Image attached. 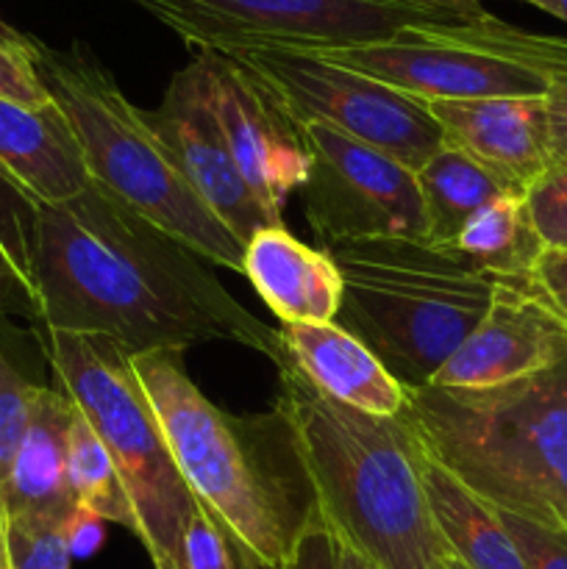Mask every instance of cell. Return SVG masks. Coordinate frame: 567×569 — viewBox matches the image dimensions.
Wrapping results in <instances>:
<instances>
[{
  "label": "cell",
  "instance_id": "obj_11",
  "mask_svg": "<svg viewBox=\"0 0 567 569\" xmlns=\"http://www.w3.org/2000/svg\"><path fill=\"white\" fill-rule=\"evenodd\" d=\"M317 56L376 78L422 103L548 94V78L543 72L476 48L456 37L448 26L409 28L387 42L326 50Z\"/></svg>",
  "mask_w": 567,
  "mask_h": 569
},
{
  "label": "cell",
  "instance_id": "obj_3",
  "mask_svg": "<svg viewBox=\"0 0 567 569\" xmlns=\"http://www.w3.org/2000/svg\"><path fill=\"white\" fill-rule=\"evenodd\" d=\"M420 448L493 509L567 531V359L489 389H406Z\"/></svg>",
  "mask_w": 567,
  "mask_h": 569
},
{
  "label": "cell",
  "instance_id": "obj_33",
  "mask_svg": "<svg viewBox=\"0 0 567 569\" xmlns=\"http://www.w3.org/2000/svg\"><path fill=\"white\" fill-rule=\"evenodd\" d=\"M528 283L567 326V250L545 248L528 276Z\"/></svg>",
  "mask_w": 567,
  "mask_h": 569
},
{
  "label": "cell",
  "instance_id": "obj_30",
  "mask_svg": "<svg viewBox=\"0 0 567 569\" xmlns=\"http://www.w3.org/2000/svg\"><path fill=\"white\" fill-rule=\"evenodd\" d=\"M531 226L545 248L567 250V164L550 167L526 192Z\"/></svg>",
  "mask_w": 567,
  "mask_h": 569
},
{
  "label": "cell",
  "instance_id": "obj_25",
  "mask_svg": "<svg viewBox=\"0 0 567 569\" xmlns=\"http://www.w3.org/2000/svg\"><path fill=\"white\" fill-rule=\"evenodd\" d=\"M67 476H70V489L78 500V509L98 517L100 522H117L137 533V517H133L120 472L94 428L78 409L72 415L70 437H67Z\"/></svg>",
  "mask_w": 567,
  "mask_h": 569
},
{
  "label": "cell",
  "instance_id": "obj_12",
  "mask_svg": "<svg viewBox=\"0 0 567 569\" xmlns=\"http://www.w3.org/2000/svg\"><path fill=\"white\" fill-rule=\"evenodd\" d=\"M187 70L215 114L248 187L267 214L284 226V203L309 176V153L298 126L228 53L198 48Z\"/></svg>",
  "mask_w": 567,
  "mask_h": 569
},
{
  "label": "cell",
  "instance_id": "obj_4",
  "mask_svg": "<svg viewBox=\"0 0 567 569\" xmlns=\"http://www.w3.org/2000/svg\"><path fill=\"white\" fill-rule=\"evenodd\" d=\"M31 53L92 183L209 264L242 272L245 244L195 192L145 111L120 92L92 50L81 42L56 50L31 39Z\"/></svg>",
  "mask_w": 567,
  "mask_h": 569
},
{
  "label": "cell",
  "instance_id": "obj_18",
  "mask_svg": "<svg viewBox=\"0 0 567 569\" xmlns=\"http://www.w3.org/2000/svg\"><path fill=\"white\" fill-rule=\"evenodd\" d=\"M242 276L281 322L322 326L337 320L342 276L331 253L298 242L284 226L261 228L250 237Z\"/></svg>",
  "mask_w": 567,
  "mask_h": 569
},
{
  "label": "cell",
  "instance_id": "obj_19",
  "mask_svg": "<svg viewBox=\"0 0 567 569\" xmlns=\"http://www.w3.org/2000/svg\"><path fill=\"white\" fill-rule=\"evenodd\" d=\"M0 176L37 203H67L92 183L59 106L28 109L0 98Z\"/></svg>",
  "mask_w": 567,
  "mask_h": 569
},
{
  "label": "cell",
  "instance_id": "obj_1",
  "mask_svg": "<svg viewBox=\"0 0 567 569\" xmlns=\"http://www.w3.org/2000/svg\"><path fill=\"white\" fill-rule=\"evenodd\" d=\"M33 283L42 331L106 337L126 353L237 342L287 359L278 331L256 320L178 244L89 183L33 214Z\"/></svg>",
  "mask_w": 567,
  "mask_h": 569
},
{
  "label": "cell",
  "instance_id": "obj_35",
  "mask_svg": "<svg viewBox=\"0 0 567 569\" xmlns=\"http://www.w3.org/2000/svg\"><path fill=\"white\" fill-rule=\"evenodd\" d=\"M526 3L537 6V9L548 11V14L559 17V20L567 22V0H526Z\"/></svg>",
  "mask_w": 567,
  "mask_h": 569
},
{
  "label": "cell",
  "instance_id": "obj_8",
  "mask_svg": "<svg viewBox=\"0 0 567 569\" xmlns=\"http://www.w3.org/2000/svg\"><path fill=\"white\" fill-rule=\"evenodd\" d=\"M192 48H287L326 53L461 26L481 0H133Z\"/></svg>",
  "mask_w": 567,
  "mask_h": 569
},
{
  "label": "cell",
  "instance_id": "obj_27",
  "mask_svg": "<svg viewBox=\"0 0 567 569\" xmlns=\"http://www.w3.org/2000/svg\"><path fill=\"white\" fill-rule=\"evenodd\" d=\"M70 528L3 520L6 559L11 569H70Z\"/></svg>",
  "mask_w": 567,
  "mask_h": 569
},
{
  "label": "cell",
  "instance_id": "obj_13",
  "mask_svg": "<svg viewBox=\"0 0 567 569\" xmlns=\"http://www.w3.org/2000/svg\"><path fill=\"white\" fill-rule=\"evenodd\" d=\"M567 359V326L528 281H498L470 337L434 376V387L489 389Z\"/></svg>",
  "mask_w": 567,
  "mask_h": 569
},
{
  "label": "cell",
  "instance_id": "obj_24",
  "mask_svg": "<svg viewBox=\"0 0 567 569\" xmlns=\"http://www.w3.org/2000/svg\"><path fill=\"white\" fill-rule=\"evenodd\" d=\"M37 200L0 176V322L28 320L39 326L33 283V214Z\"/></svg>",
  "mask_w": 567,
  "mask_h": 569
},
{
  "label": "cell",
  "instance_id": "obj_5",
  "mask_svg": "<svg viewBox=\"0 0 567 569\" xmlns=\"http://www.w3.org/2000/svg\"><path fill=\"white\" fill-rule=\"evenodd\" d=\"M342 276L337 326L367 345L404 389H422L487 311L495 278L426 239L328 248Z\"/></svg>",
  "mask_w": 567,
  "mask_h": 569
},
{
  "label": "cell",
  "instance_id": "obj_23",
  "mask_svg": "<svg viewBox=\"0 0 567 569\" xmlns=\"http://www.w3.org/2000/svg\"><path fill=\"white\" fill-rule=\"evenodd\" d=\"M415 176L426 206L428 242L442 248L454 244L478 209L509 192L498 178L450 144H442Z\"/></svg>",
  "mask_w": 567,
  "mask_h": 569
},
{
  "label": "cell",
  "instance_id": "obj_31",
  "mask_svg": "<svg viewBox=\"0 0 567 569\" xmlns=\"http://www.w3.org/2000/svg\"><path fill=\"white\" fill-rule=\"evenodd\" d=\"M498 511L506 533L515 542L517 556H520L526 569H567V531L539 526V522L526 520V517Z\"/></svg>",
  "mask_w": 567,
  "mask_h": 569
},
{
  "label": "cell",
  "instance_id": "obj_9",
  "mask_svg": "<svg viewBox=\"0 0 567 569\" xmlns=\"http://www.w3.org/2000/svg\"><path fill=\"white\" fill-rule=\"evenodd\" d=\"M242 64L295 126L322 122L417 172L445 144L428 103L309 50H220Z\"/></svg>",
  "mask_w": 567,
  "mask_h": 569
},
{
  "label": "cell",
  "instance_id": "obj_28",
  "mask_svg": "<svg viewBox=\"0 0 567 569\" xmlns=\"http://www.w3.org/2000/svg\"><path fill=\"white\" fill-rule=\"evenodd\" d=\"M33 395L37 383H28L0 353V522H3V489L31 420Z\"/></svg>",
  "mask_w": 567,
  "mask_h": 569
},
{
  "label": "cell",
  "instance_id": "obj_21",
  "mask_svg": "<svg viewBox=\"0 0 567 569\" xmlns=\"http://www.w3.org/2000/svg\"><path fill=\"white\" fill-rule=\"evenodd\" d=\"M450 31L476 48L506 56L511 61L531 67L548 78V122H550V167L567 164V39L548 33L523 31L500 17L478 11L472 20L450 26Z\"/></svg>",
  "mask_w": 567,
  "mask_h": 569
},
{
  "label": "cell",
  "instance_id": "obj_38",
  "mask_svg": "<svg viewBox=\"0 0 567 569\" xmlns=\"http://www.w3.org/2000/svg\"><path fill=\"white\" fill-rule=\"evenodd\" d=\"M0 545H3V522H0Z\"/></svg>",
  "mask_w": 567,
  "mask_h": 569
},
{
  "label": "cell",
  "instance_id": "obj_7",
  "mask_svg": "<svg viewBox=\"0 0 567 569\" xmlns=\"http://www.w3.org/2000/svg\"><path fill=\"white\" fill-rule=\"evenodd\" d=\"M59 389L87 417L115 461L156 569H183V533L198 506L178 472L131 353L106 337L42 331Z\"/></svg>",
  "mask_w": 567,
  "mask_h": 569
},
{
  "label": "cell",
  "instance_id": "obj_15",
  "mask_svg": "<svg viewBox=\"0 0 567 569\" xmlns=\"http://www.w3.org/2000/svg\"><path fill=\"white\" fill-rule=\"evenodd\" d=\"M428 111L445 144L481 164L509 192L526 194L550 170L545 98L431 100Z\"/></svg>",
  "mask_w": 567,
  "mask_h": 569
},
{
  "label": "cell",
  "instance_id": "obj_37",
  "mask_svg": "<svg viewBox=\"0 0 567 569\" xmlns=\"http://www.w3.org/2000/svg\"><path fill=\"white\" fill-rule=\"evenodd\" d=\"M0 569H11L9 559H6V545H0Z\"/></svg>",
  "mask_w": 567,
  "mask_h": 569
},
{
  "label": "cell",
  "instance_id": "obj_16",
  "mask_svg": "<svg viewBox=\"0 0 567 569\" xmlns=\"http://www.w3.org/2000/svg\"><path fill=\"white\" fill-rule=\"evenodd\" d=\"M76 406L61 389L37 387L26 437L3 489V520L70 528L78 500L67 476V437Z\"/></svg>",
  "mask_w": 567,
  "mask_h": 569
},
{
  "label": "cell",
  "instance_id": "obj_6",
  "mask_svg": "<svg viewBox=\"0 0 567 569\" xmlns=\"http://www.w3.org/2000/svg\"><path fill=\"white\" fill-rule=\"evenodd\" d=\"M131 365L153 403L178 472L267 569H281L309 511H295L248 437V422L217 409L187 376L181 350H150Z\"/></svg>",
  "mask_w": 567,
  "mask_h": 569
},
{
  "label": "cell",
  "instance_id": "obj_2",
  "mask_svg": "<svg viewBox=\"0 0 567 569\" xmlns=\"http://www.w3.org/2000/svg\"><path fill=\"white\" fill-rule=\"evenodd\" d=\"M276 422L331 533L376 569H437L445 545L422 489V448L398 417L326 398L284 359Z\"/></svg>",
  "mask_w": 567,
  "mask_h": 569
},
{
  "label": "cell",
  "instance_id": "obj_36",
  "mask_svg": "<svg viewBox=\"0 0 567 569\" xmlns=\"http://www.w3.org/2000/svg\"><path fill=\"white\" fill-rule=\"evenodd\" d=\"M437 569H467V567L461 565V561L456 559L454 553H448V550H442V556H439V561H437Z\"/></svg>",
  "mask_w": 567,
  "mask_h": 569
},
{
  "label": "cell",
  "instance_id": "obj_32",
  "mask_svg": "<svg viewBox=\"0 0 567 569\" xmlns=\"http://www.w3.org/2000/svg\"><path fill=\"white\" fill-rule=\"evenodd\" d=\"M281 569H337V542L311 506Z\"/></svg>",
  "mask_w": 567,
  "mask_h": 569
},
{
  "label": "cell",
  "instance_id": "obj_26",
  "mask_svg": "<svg viewBox=\"0 0 567 569\" xmlns=\"http://www.w3.org/2000/svg\"><path fill=\"white\" fill-rule=\"evenodd\" d=\"M183 569H267L203 506H195L183 533Z\"/></svg>",
  "mask_w": 567,
  "mask_h": 569
},
{
  "label": "cell",
  "instance_id": "obj_22",
  "mask_svg": "<svg viewBox=\"0 0 567 569\" xmlns=\"http://www.w3.org/2000/svg\"><path fill=\"white\" fill-rule=\"evenodd\" d=\"M450 250L495 281H528L545 244L531 226L526 194L506 192L470 217Z\"/></svg>",
  "mask_w": 567,
  "mask_h": 569
},
{
  "label": "cell",
  "instance_id": "obj_20",
  "mask_svg": "<svg viewBox=\"0 0 567 569\" xmlns=\"http://www.w3.org/2000/svg\"><path fill=\"white\" fill-rule=\"evenodd\" d=\"M422 489L445 550L467 569H526L498 511L422 450Z\"/></svg>",
  "mask_w": 567,
  "mask_h": 569
},
{
  "label": "cell",
  "instance_id": "obj_34",
  "mask_svg": "<svg viewBox=\"0 0 567 569\" xmlns=\"http://www.w3.org/2000/svg\"><path fill=\"white\" fill-rule=\"evenodd\" d=\"M328 531H331V528H328ZM334 542H337V569H376L370 561L361 559L350 545H345L342 539L334 537Z\"/></svg>",
  "mask_w": 567,
  "mask_h": 569
},
{
  "label": "cell",
  "instance_id": "obj_10",
  "mask_svg": "<svg viewBox=\"0 0 567 569\" xmlns=\"http://www.w3.org/2000/svg\"><path fill=\"white\" fill-rule=\"evenodd\" d=\"M309 153L304 211L326 248L367 239H426L417 176L381 150L322 122L298 126Z\"/></svg>",
  "mask_w": 567,
  "mask_h": 569
},
{
  "label": "cell",
  "instance_id": "obj_17",
  "mask_svg": "<svg viewBox=\"0 0 567 569\" xmlns=\"http://www.w3.org/2000/svg\"><path fill=\"white\" fill-rule=\"evenodd\" d=\"M278 339L292 365L326 398L372 417H398L404 411L406 389L361 339L337 322H281Z\"/></svg>",
  "mask_w": 567,
  "mask_h": 569
},
{
  "label": "cell",
  "instance_id": "obj_29",
  "mask_svg": "<svg viewBox=\"0 0 567 569\" xmlns=\"http://www.w3.org/2000/svg\"><path fill=\"white\" fill-rule=\"evenodd\" d=\"M0 98L28 109L53 106L31 53V37L11 31L0 22Z\"/></svg>",
  "mask_w": 567,
  "mask_h": 569
},
{
  "label": "cell",
  "instance_id": "obj_14",
  "mask_svg": "<svg viewBox=\"0 0 567 569\" xmlns=\"http://www.w3.org/2000/svg\"><path fill=\"white\" fill-rule=\"evenodd\" d=\"M145 117L178 161L195 192L231 228L239 242L248 244L261 228L278 226L245 181L215 114L200 98L187 67L170 78L159 109L145 111Z\"/></svg>",
  "mask_w": 567,
  "mask_h": 569
}]
</instances>
